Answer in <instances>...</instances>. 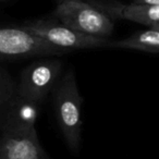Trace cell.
Listing matches in <instances>:
<instances>
[{
    "mask_svg": "<svg viewBox=\"0 0 159 159\" xmlns=\"http://www.w3.org/2000/svg\"><path fill=\"white\" fill-rule=\"evenodd\" d=\"M22 26L49 44L66 51L74 49L105 48L108 47L111 42L107 37H98L77 32L56 19L32 21Z\"/></svg>",
    "mask_w": 159,
    "mask_h": 159,
    "instance_id": "obj_3",
    "label": "cell"
},
{
    "mask_svg": "<svg viewBox=\"0 0 159 159\" xmlns=\"http://www.w3.org/2000/svg\"><path fill=\"white\" fill-rule=\"evenodd\" d=\"M58 1H62V0H58ZM82 1H86V2L95 6L96 8L110 16L113 20L122 19V9H123L124 5L117 0H82Z\"/></svg>",
    "mask_w": 159,
    "mask_h": 159,
    "instance_id": "obj_11",
    "label": "cell"
},
{
    "mask_svg": "<svg viewBox=\"0 0 159 159\" xmlns=\"http://www.w3.org/2000/svg\"><path fill=\"white\" fill-rule=\"evenodd\" d=\"M16 86L11 74L0 66V112L16 93Z\"/></svg>",
    "mask_w": 159,
    "mask_h": 159,
    "instance_id": "obj_10",
    "label": "cell"
},
{
    "mask_svg": "<svg viewBox=\"0 0 159 159\" xmlns=\"http://www.w3.org/2000/svg\"><path fill=\"white\" fill-rule=\"evenodd\" d=\"M152 29H155V30H158V31H159V22H158V23H157V24H155V25H154V26H152Z\"/></svg>",
    "mask_w": 159,
    "mask_h": 159,
    "instance_id": "obj_13",
    "label": "cell"
},
{
    "mask_svg": "<svg viewBox=\"0 0 159 159\" xmlns=\"http://www.w3.org/2000/svg\"><path fill=\"white\" fill-rule=\"evenodd\" d=\"M52 95L58 125L62 136L71 152L77 154L82 131L81 108L83 98L73 71H66L60 77L52 89Z\"/></svg>",
    "mask_w": 159,
    "mask_h": 159,
    "instance_id": "obj_1",
    "label": "cell"
},
{
    "mask_svg": "<svg viewBox=\"0 0 159 159\" xmlns=\"http://www.w3.org/2000/svg\"><path fill=\"white\" fill-rule=\"evenodd\" d=\"M109 48L134 49V50L159 52V31L149 27L120 40H111Z\"/></svg>",
    "mask_w": 159,
    "mask_h": 159,
    "instance_id": "obj_8",
    "label": "cell"
},
{
    "mask_svg": "<svg viewBox=\"0 0 159 159\" xmlns=\"http://www.w3.org/2000/svg\"><path fill=\"white\" fill-rule=\"evenodd\" d=\"M122 19L152 27L159 22V5H124Z\"/></svg>",
    "mask_w": 159,
    "mask_h": 159,
    "instance_id": "obj_9",
    "label": "cell"
},
{
    "mask_svg": "<svg viewBox=\"0 0 159 159\" xmlns=\"http://www.w3.org/2000/svg\"><path fill=\"white\" fill-rule=\"evenodd\" d=\"M52 16L66 26L92 36L109 38L115 29L110 16L82 0L58 1Z\"/></svg>",
    "mask_w": 159,
    "mask_h": 159,
    "instance_id": "obj_2",
    "label": "cell"
},
{
    "mask_svg": "<svg viewBox=\"0 0 159 159\" xmlns=\"http://www.w3.org/2000/svg\"><path fill=\"white\" fill-rule=\"evenodd\" d=\"M62 62L57 59H43L22 70L18 93L37 104H42L61 77Z\"/></svg>",
    "mask_w": 159,
    "mask_h": 159,
    "instance_id": "obj_5",
    "label": "cell"
},
{
    "mask_svg": "<svg viewBox=\"0 0 159 159\" xmlns=\"http://www.w3.org/2000/svg\"><path fill=\"white\" fill-rule=\"evenodd\" d=\"M132 3H137V5H159V0H132Z\"/></svg>",
    "mask_w": 159,
    "mask_h": 159,
    "instance_id": "obj_12",
    "label": "cell"
},
{
    "mask_svg": "<svg viewBox=\"0 0 159 159\" xmlns=\"http://www.w3.org/2000/svg\"><path fill=\"white\" fill-rule=\"evenodd\" d=\"M39 104L18 93L0 112V131L7 129H36Z\"/></svg>",
    "mask_w": 159,
    "mask_h": 159,
    "instance_id": "obj_7",
    "label": "cell"
},
{
    "mask_svg": "<svg viewBox=\"0 0 159 159\" xmlns=\"http://www.w3.org/2000/svg\"><path fill=\"white\" fill-rule=\"evenodd\" d=\"M66 50L47 43L23 26L0 27V60L60 56Z\"/></svg>",
    "mask_w": 159,
    "mask_h": 159,
    "instance_id": "obj_4",
    "label": "cell"
},
{
    "mask_svg": "<svg viewBox=\"0 0 159 159\" xmlns=\"http://www.w3.org/2000/svg\"><path fill=\"white\" fill-rule=\"evenodd\" d=\"M0 159H50L36 129H7L0 134Z\"/></svg>",
    "mask_w": 159,
    "mask_h": 159,
    "instance_id": "obj_6",
    "label": "cell"
}]
</instances>
